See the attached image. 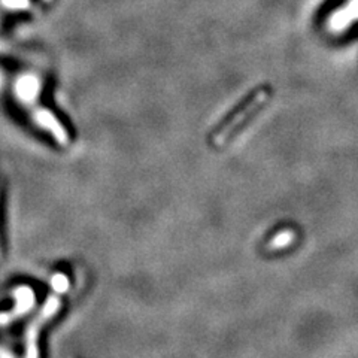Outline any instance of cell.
Masks as SVG:
<instances>
[{
    "mask_svg": "<svg viewBox=\"0 0 358 358\" xmlns=\"http://www.w3.org/2000/svg\"><path fill=\"white\" fill-rule=\"evenodd\" d=\"M268 101V91L266 90H260L257 91V93L249 97L248 101L239 107V110L233 114L230 118L222 124V126L216 130V133L212 138V142L214 145H224L230 139V136L235 133L242 124L249 118V116H253L258 110H260V106Z\"/></svg>",
    "mask_w": 358,
    "mask_h": 358,
    "instance_id": "6da1fadb",
    "label": "cell"
},
{
    "mask_svg": "<svg viewBox=\"0 0 358 358\" xmlns=\"http://www.w3.org/2000/svg\"><path fill=\"white\" fill-rule=\"evenodd\" d=\"M62 302L58 296H49L47 302L44 303L42 309L39 311L38 316L33 320L26 330V355L30 358L39 357V349H38V339L39 333L44 329L45 324L55 316V314L60 309Z\"/></svg>",
    "mask_w": 358,
    "mask_h": 358,
    "instance_id": "7a4b0ae2",
    "label": "cell"
},
{
    "mask_svg": "<svg viewBox=\"0 0 358 358\" xmlns=\"http://www.w3.org/2000/svg\"><path fill=\"white\" fill-rule=\"evenodd\" d=\"M14 297L15 307L10 312L0 314V326H8V324H11L14 320L26 315L31 309L33 305H35V293H33V290L27 285H21L16 288L14 291Z\"/></svg>",
    "mask_w": 358,
    "mask_h": 358,
    "instance_id": "3957f363",
    "label": "cell"
},
{
    "mask_svg": "<svg viewBox=\"0 0 358 358\" xmlns=\"http://www.w3.org/2000/svg\"><path fill=\"white\" fill-rule=\"evenodd\" d=\"M33 118H35V121L40 127H44L45 130L51 133L58 144L66 145L69 142L68 131H66L63 124L57 120V116L51 111L44 110V107H38L35 114H33Z\"/></svg>",
    "mask_w": 358,
    "mask_h": 358,
    "instance_id": "277c9868",
    "label": "cell"
},
{
    "mask_svg": "<svg viewBox=\"0 0 358 358\" xmlns=\"http://www.w3.org/2000/svg\"><path fill=\"white\" fill-rule=\"evenodd\" d=\"M16 91L24 101H30V99L38 97V91H39V84L33 79V78H24L18 82V87H16Z\"/></svg>",
    "mask_w": 358,
    "mask_h": 358,
    "instance_id": "5b68a950",
    "label": "cell"
},
{
    "mask_svg": "<svg viewBox=\"0 0 358 358\" xmlns=\"http://www.w3.org/2000/svg\"><path fill=\"white\" fill-rule=\"evenodd\" d=\"M294 239V233L290 231V230H284L278 233L277 236H273L270 239V242L268 245L269 249H281V248H285L288 246L291 242H293Z\"/></svg>",
    "mask_w": 358,
    "mask_h": 358,
    "instance_id": "8992f818",
    "label": "cell"
},
{
    "mask_svg": "<svg viewBox=\"0 0 358 358\" xmlns=\"http://www.w3.org/2000/svg\"><path fill=\"white\" fill-rule=\"evenodd\" d=\"M51 284H53V288L57 291V293H64V291L68 290L69 282H68V278H66L63 273H57V274H54Z\"/></svg>",
    "mask_w": 358,
    "mask_h": 358,
    "instance_id": "52a82bcc",
    "label": "cell"
},
{
    "mask_svg": "<svg viewBox=\"0 0 358 358\" xmlns=\"http://www.w3.org/2000/svg\"><path fill=\"white\" fill-rule=\"evenodd\" d=\"M2 3L10 10H27L30 6L29 0H2Z\"/></svg>",
    "mask_w": 358,
    "mask_h": 358,
    "instance_id": "ba28073f",
    "label": "cell"
},
{
    "mask_svg": "<svg viewBox=\"0 0 358 358\" xmlns=\"http://www.w3.org/2000/svg\"><path fill=\"white\" fill-rule=\"evenodd\" d=\"M0 357H14V354L8 351V349H3L2 346H0Z\"/></svg>",
    "mask_w": 358,
    "mask_h": 358,
    "instance_id": "9c48e42d",
    "label": "cell"
},
{
    "mask_svg": "<svg viewBox=\"0 0 358 358\" xmlns=\"http://www.w3.org/2000/svg\"><path fill=\"white\" fill-rule=\"evenodd\" d=\"M44 2H49V0H44Z\"/></svg>",
    "mask_w": 358,
    "mask_h": 358,
    "instance_id": "30bf717a",
    "label": "cell"
},
{
    "mask_svg": "<svg viewBox=\"0 0 358 358\" xmlns=\"http://www.w3.org/2000/svg\"><path fill=\"white\" fill-rule=\"evenodd\" d=\"M0 255H2V253H0Z\"/></svg>",
    "mask_w": 358,
    "mask_h": 358,
    "instance_id": "8fae6325",
    "label": "cell"
}]
</instances>
